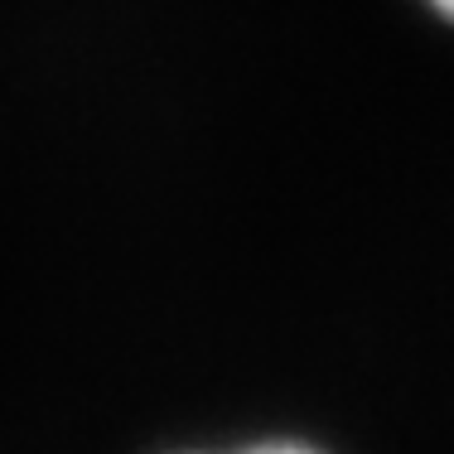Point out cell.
Returning a JSON list of instances; mask_svg holds the SVG:
<instances>
[{
	"label": "cell",
	"mask_w": 454,
	"mask_h": 454,
	"mask_svg": "<svg viewBox=\"0 0 454 454\" xmlns=\"http://www.w3.org/2000/svg\"><path fill=\"white\" fill-rule=\"evenodd\" d=\"M420 5H426L430 15H435L440 25H445V29H454V0H420Z\"/></svg>",
	"instance_id": "obj_2"
},
{
	"label": "cell",
	"mask_w": 454,
	"mask_h": 454,
	"mask_svg": "<svg viewBox=\"0 0 454 454\" xmlns=\"http://www.w3.org/2000/svg\"><path fill=\"white\" fill-rule=\"evenodd\" d=\"M175 454H333V450H324L305 435H256V440H237V445H189Z\"/></svg>",
	"instance_id": "obj_1"
}]
</instances>
